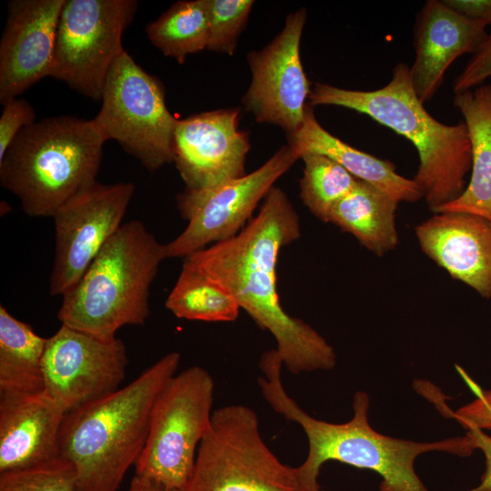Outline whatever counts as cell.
<instances>
[{"label":"cell","instance_id":"1","mask_svg":"<svg viewBox=\"0 0 491 491\" xmlns=\"http://www.w3.org/2000/svg\"><path fill=\"white\" fill-rule=\"evenodd\" d=\"M300 236L299 217L286 195L272 187L259 213L234 237L185 258L183 265L219 286L276 342V352L292 374L331 370L333 346L312 326L288 315L276 289L282 247Z\"/></svg>","mask_w":491,"mask_h":491},{"label":"cell","instance_id":"2","mask_svg":"<svg viewBox=\"0 0 491 491\" xmlns=\"http://www.w3.org/2000/svg\"><path fill=\"white\" fill-rule=\"evenodd\" d=\"M283 366L276 349L266 352L259 363L262 376L258 386L272 409L299 425L306 434L307 456L297 468L307 491H322L317 481L319 472L330 460L379 474L380 491H429L414 468L419 455L439 451L466 457L475 450L466 434L436 442H416L376 432L368 423L370 399L364 391L354 396V415L349 421L336 424L316 419L286 391Z\"/></svg>","mask_w":491,"mask_h":491},{"label":"cell","instance_id":"3","mask_svg":"<svg viewBox=\"0 0 491 491\" xmlns=\"http://www.w3.org/2000/svg\"><path fill=\"white\" fill-rule=\"evenodd\" d=\"M180 359L170 352L127 386L65 414L60 455L74 465L79 491H118L145 447L155 401Z\"/></svg>","mask_w":491,"mask_h":491},{"label":"cell","instance_id":"4","mask_svg":"<svg viewBox=\"0 0 491 491\" xmlns=\"http://www.w3.org/2000/svg\"><path fill=\"white\" fill-rule=\"evenodd\" d=\"M308 99L311 106L336 105L366 115L409 140L419 158L412 179L433 213L464 192L472 162L467 127L464 121L445 125L426 110L405 63L394 66L391 80L381 88L348 90L316 83Z\"/></svg>","mask_w":491,"mask_h":491},{"label":"cell","instance_id":"5","mask_svg":"<svg viewBox=\"0 0 491 491\" xmlns=\"http://www.w3.org/2000/svg\"><path fill=\"white\" fill-rule=\"evenodd\" d=\"M105 142L94 119L59 115L35 121L0 159L1 185L28 216L52 217L96 182Z\"/></svg>","mask_w":491,"mask_h":491},{"label":"cell","instance_id":"6","mask_svg":"<svg viewBox=\"0 0 491 491\" xmlns=\"http://www.w3.org/2000/svg\"><path fill=\"white\" fill-rule=\"evenodd\" d=\"M165 247L138 220L122 225L79 281L62 297L61 325L105 340L125 326H143L151 285Z\"/></svg>","mask_w":491,"mask_h":491},{"label":"cell","instance_id":"7","mask_svg":"<svg viewBox=\"0 0 491 491\" xmlns=\"http://www.w3.org/2000/svg\"><path fill=\"white\" fill-rule=\"evenodd\" d=\"M184 491H307L298 468L265 443L256 412L243 405L213 411Z\"/></svg>","mask_w":491,"mask_h":491},{"label":"cell","instance_id":"8","mask_svg":"<svg viewBox=\"0 0 491 491\" xmlns=\"http://www.w3.org/2000/svg\"><path fill=\"white\" fill-rule=\"evenodd\" d=\"M215 383L198 366L172 376L158 394L135 476L184 491L195 466L198 446L209 430Z\"/></svg>","mask_w":491,"mask_h":491},{"label":"cell","instance_id":"9","mask_svg":"<svg viewBox=\"0 0 491 491\" xmlns=\"http://www.w3.org/2000/svg\"><path fill=\"white\" fill-rule=\"evenodd\" d=\"M101 102L93 119L105 141L115 140L151 172L173 163L177 119L166 107L164 86L125 50L108 74Z\"/></svg>","mask_w":491,"mask_h":491},{"label":"cell","instance_id":"10","mask_svg":"<svg viewBox=\"0 0 491 491\" xmlns=\"http://www.w3.org/2000/svg\"><path fill=\"white\" fill-rule=\"evenodd\" d=\"M137 6L135 0H65L49 76L101 101L108 74L125 51L122 36Z\"/></svg>","mask_w":491,"mask_h":491},{"label":"cell","instance_id":"11","mask_svg":"<svg viewBox=\"0 0 491 491\" xmlns=\"http://www.w3.org/2000/svg\"><path fill=\"white\" fill-rule=\"evenodd\" d=\"M297 159V153L284 145L250 174L208 192L179 194L177 207L188 224L165 245L166 258H185L207 245L235 236L251 219L258 202Z\"/></svg>","mask_w":491,"mask_h":491},{"label":"cell","instance_id":"12","mask_svg":"<svg viewBox=\"0 0 491 491\" xmlns=\"http://www.w3.org/2000/svg\"><path fill=\"white\" fill-rule=\"evenodd\" d=\"M132 183L95 182L69 199L52 216L55 255L49 294L64 296L122 226L134 195Z\"/></svg>","mask_w":491,"mask_h":491},{"label":"cell","instance_id":"13","mask_svg":"<svg viewBox=\"0 0 491 491\" xmlns=\"http://www.w3.org/2000/svg\"><path fill=\"white\" fill-rule=\"evenodd\" d=\"M127 365L121 339L105 340L61 325L45 345V391L68 413L117 391Z\"/></svg>","mask_w":491,"mask_h":491},{"label":"cell","instance_id":"14","mask_svg":"<svg viewBox=\"0 0 491 491\" xmlns=\"http://www.w3.org/2000/svg\"><path fill=\"white\" fill-rule=\"evenodd\" d=\"M305 8L289 14L283 30L260 51L247 55L252 80L242 104L259 123L296 132L305 119L311 88L300 59Z\"/></svg>","mask_w":491,"mask_h":491},{"label":"cell","instance_id":"15","mask_svg":"<svg viewBox=\"0 0 491 491\" xmlns=\"http://www.w3.org/2000/svg\"><path fill=\"white\" fill-rule=\"evenodd\" d=\"M239 108L202 112L177 120L173 163L185 192L201 194L244 176L250 148L239 125Z\"/></svg>","mask_w":491,"mask_h":491},{"label":"cell","instance_id":"16","mask_svg":"<svg viewBox=\"0 0 491 491\" xmlns=\"http://www.w3.org/2000/svg\"><path fill=\"white\" fill-rule=\"evenodd\" d=\"M65 0H12L0 41V102L49 76Z\"/></svg>","mask_w":491,"mask_h":491},{"label":"cell","instance_id":"17","mask_svg":"<svg viewBox=\"0 0 491 491\" xmlns=\"http://www.w3.org/2000/svg\"><path fill=\"white\" fill-rule=\"evenodd\" d=\"M415 233L423 253L454 279L491 297V220L464 212H440Z\"/></svg>","mask_w":491,"mask_h":491},{"label":"cell","instance_id":"18","mask_svg":"<svg viewBox=\"0 0 491 491\" xmlns=\"http://www.w3.org/2000/svg\"><path fill=\"white\" fill-rule=\"evenodd\" d=\"M486 26L443 1L428 0L424 5L415 24L416 58L410 67L413 88L423 104L433 98L455 59L476 51L487 35Z\"/></svg>","mask_w":491,"mask_h":491},{"label":"cell","instance_id":"19","mask_svg":"<svg viewBox=\"0 0 491 491\" xmlns=\"http://www.w3.org/2000/svg\"><path fill=\"white\" fill-rule=\"evenodd\" d=\"M65 414L45 390L0 395V472L61 456L59 434Z\"/></svg>","mask_w":491,"mask_h":491},{"label":"cell","instance_id":"20","mask_svg":"<svg viewBox=\"0 0 491 491\" xmlns=\"http://www.w3.org/2000/svg\"><path fill=\"white\" fill-rule=\"evenodd\" d=\"M287 141L299 158L304 153L326 155L356 179L381 189L398 203H415L423 198L416 183L397 174L392 162L358 150L327 132L317 122L313 106L308 104L301 127L287 135Z\"/></svg>","mask_w":491,"mask_h":491},{"label":"cell","instance_id":"21","mask_svg":"<svg viewBox=\"0 0 491 491\" xmlns=\"http://www.w3.org/2000/svg\"><path fill=\"white\" fill-rule=\"evenodd\" d=\"M471 142V175L464 192L436 213L464 212L491 220V84L456 94Z\"/></svg>","mask_w":491,"mask_h":491},{"label":"cell","instance_id":"22","mask_svg":"<svg viewBox=\"0 0 491 491\" xmlns=\"http://www.w3.org/2000/svg\"><path fill=\"white\" fill-rule=\"evenodd\" d=\"M398 204L386 192L357 179L353 189L333 207L328 223L353 235L361 246L382 256L398 244L396 227Z\"/></svg>","mask_w":491,"mask_h":491},{"label":"cell","instance_id":"23","mask_svg":"<svg viewBox=\"0 0 491 491\" xmlns=\"http://www.w3.org/2000/svg\"><path fill=\"white\" fill-rule=\"evenodd\" d=\"M47 338L0 306V395L45 390L43 360Z\"/></svg>","mask_w":491,"mask_h":491},{"label":"cell","instance_id":"24","mask_svg":"<svg viewBox=\"0 0 491 491\" xmlns=\"http://www.w3.org/2000/svg\"><path fill=\"white\" fill-rule=\"evenodd\" d=\"M154 46L183 64L188 55L206 49L208 18L205 0L175 2L145 26Z\"/></svg>","mask_w":491,"mask_h":491},{"label":"cell","instance_id":"25","mask_svg":"<svg viewBox=\"0 0 491 491\" xmlns=\"http://www.w3.org/2000/svg\"><path fill=\"white\" fill-rule=\"evenodd\" d=\"M165 305L177 318L204 322L235 321L241 309L219 286L185 265Z\"/></svg>","mask_w":491,"mask_h":491},{"label":"cell","instance_id":"26","mask_svg":"<svg viewBox=\"0 0 491 491\" xmlns=\"http://www.w3.org/2000/svg\"><path fill=\"white\" fill-rule=\"evenodd\" d=\"M305 163L300 180V196L308 210L324 223H328L336 204L355 186L357 179L326 155L304 153Z\"/></svg>","mask_w":491,"mask_h":491},{"label":"cell","instance_id":"27","mask_svg":"<svg viewBox=\"0 0 491 491\" xmlns=\"http://www.w3.org/2000/svg\"><path fill=\"white\" fill-rule=\"evenodd\" d=\"M0 491H79L76 470L68 459L59 456L0 472Z\"/></svg>","mask_w":491,"mask_h":491},{"label":"cell","instance_id":"28","mask_svg":"<svg viewBox=\"0 0 491 491\" xmlns=\"http://www.w3.org/2000/svg\"><path fill=\"white\" fill-rule=\"evenodd\" d=\"M208 18L206 49L232 55L246 26L254 1L205 0Z\"/></svg>","mask_w":491,"mask_h":491},{"label":"cell","instance_id":"29","mask_svg":"<svg viewBox=\"0 0 491 491\" xmlns=\"http://www.w3.org/2000/svg\"><path fill=\"white\" fill-rule=\"evenodd\" d=\"M466 377L467 384L476 395V399L463 406L456 412L449 410L446 405L437 396L435 388L431 389L430 386L426 385V389L422 388L426 397L431 398L436 406H440V411L443 414L456 419L466 430L471 428L477 429H491V389L482 390L476 384L467 378L466 375L462 372Z\"/></svg>","mask_w":491,"mask_h":491},{"label":"cell","instance_id":"30","mask_svg":"<svg viewBox=\"0 0 491 491\" xmlns=\"http://www.w3.org/2000/svg\"><path fill=\"white\" fill-rule=\"evenodd\" d=\"M3 105L0 117V159L18 134L35 122L36 116L34 107L23 98H12Z\"/></svg>","mask_w":491,"mask_h":491},{"label":"cell","instance_id":"31","mask_svg":"<svg viewBox=\"0 0 491 491\" xmlns=\"http://www.w3.org/2000/svg\"><path fill=\"white\" fill-rule=\"evenodd\" d=\"M491 78V32L472 55L453 84L455 95L472 90Z\"/></svg>","mask_w":491,"mask_h":491},{"label":"cell","instance_id":"32","mask_svg":"<svg viewBox=\"0 0 491 491\" xmlns=\"http://www.w3.org/2000/svg\"><path fill=\"white\" fill-rule=\"evenodd\" d=\"M443 2L456 13L491 25V0H443Z\"/></svg>","mask_w":491,"mask_h":491},{"label":"cell","instance_id":"33","mask_svg":"<svg viewBox=\"0 0 491 491\" xmlns=\"http://www.w3.org/2000/svg\"><path fill=\"white\" fill-rule=\"evenodd\" d=\"M475 449H480L486 459V469L481 476V482L475 491H491V436L483 430L471 428L466 430Z\"/></svg>","mask_w":491,"mask_h":491},{"label":"cell","instance_id":"34","mask_svg":"<svg viewBox=\"0 0 491 491\" xmlns=\"http://www.w3.org/2000/svg\"><path fill=\"white\" fill-rule=\"evenodd\" d=\"M128 491H180L167 488L150 479L135 476L133 477Z\"/></svg>","mask_w":491,"mask_h":491},{"label":"cell","instance_id":"35","mask_svg":"<svg viewBox=\"0 0 491 491\" xmlns=\"http://www.w3.org/2000/svg\"><path fill=\"white\" fill-rule=\"evenodd\" d=\"M472 491H475V489H474V490H472Z\"/></svg>","mask_w":491,"mask_h":491},{"label":"cell","instance_id":"36","mask_svg":"<svg viewBox=\"0 0 491 491\" xmlns=\"http://www.w3.org/2000/svg\"><path fill=\"white\" fill-rule=\"evenodd\" d=\"M323 491V490H322Z\"/></svg>","mask_w":491,"mask_h":491}]
</instances>
